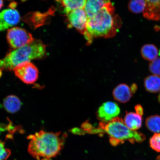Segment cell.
I'll return each instance as SVG.
<instances>
[{
    "instance_id": "obj_15",
    "label": "cell",
    "mask_w": 160,
    "mask_h": 160,
    "mask_svg": "<svg viewBox=\"0 0 160 160\" xmlns=\"http://www.w3.org/2000/svg\"><path fill=\"white\" fill-rule=\"evenodd\" d=\"M86 1L85 0H64L58 2L64 7L67 14L75 10L84 8Z\"/></svg>"
},
{
    "instance_id": "obj_16",
    "label": "cell",
    "mask_w": 160,
    "mask_h": 160,
    "mask_svg": "<svg viewBox=\"0 0 160 160\" xmlns=\"http://www.w3.org/2000/svg\"><path fill=\"white\" fill-rule=\"evenodd\" d=\"M146 89L151 93H157L160 91V77L152 75L146 78L144 81Z\"/></svg>"
},
{
    "instance_id": "obj_24",
    "label": "cell",
    "mask_w": 160,
    "mask_h": 160,
    "mask_svg": "<svg viewBox=\"0 0 160 160\" xmlns=\"http://www.w3.org/2000/svg\"><path fill=\"white\" fill-rule=\"evenodd\" d=\"M131 88L132 92L133 93H135L137 89V85H136L135 84H133L132 85Z\"/></svg>"
},
{
    "instance_id": "obj_12",
    "label": "cell",
    "mask_w": 160,
    "mask_h": 160,
    "mask_svg": "<svg viewBox=\"0 0 160 160\" xmlns=\"http://www.w3.org/2000/svg\"><path fill=\"white\" fill-rule=\"evenodd\" d=\"M108 1L88 0L87 1L84 9L89 19L95 17L109 2Z\"/></svg>"
},
{
    "instance_id": "obj_4",
    "label": "cell",
    "mask_w": 160,
    "mask_h": 160,
    "mask_svg": "<svg viewBox=\"0 0 160 160\" xmlns=\"http://www.w3.org/2000/svg\"><path fill=\"white\" fill-rule=\"evenodd\" d=\"M114 8L109 2L95 17L88 20L86 39L91 42L92 39L98 37H109L116 33Z\"/></svg>"
},
{
    "instance_id": "obj_26",
    "label": "cell",
    "mask_w": 160,
    "mask_h": 160,
    "mask_svg": "<svg viewBox=\"0 0 160 160\" xmlns=\"http://www.w3.org/2000/svg\"><path fill=\"white\" fill-rule=\"evenodd\" d=\"M156 160H160V155L158 156Z\"/></svg>"
},
{
    "instance_id": "obj_22",
    "label": "cell",
    "mask_w": 160,
    "mask_h": 160,
    "mask_svg": "<svg viewBox=\"0 0 160 160\" xmlns=\"http://www.w3.org/2000/svg\"><path fill=\"white\" fill-rule=\"evenodd\" d=\"M10 150L6 148L5 143L0 140V160H6L11 155Z\"/></svg>"
},
{
    "instance_id": "obj_27",
    "label": "cell",
    "mask_w": 160,
    "mask_h": 160,
    "mask_svg": "<svg viewBox=\"0 0 160 160\" xmlns=\"http://www.w3.org/2000/svg\"><path fill=\"white\" fill-rule=\"evenodd\" d=\"M158 101L160 103V94L158 98Z\"/></svg>"
},
{
    "instance_id": "obj_28",
    "label": "cell",
    "mask_w": 160,
    "mask_h": 160,
    "mask_svg": "<svg viewBox=\"0 0 160 160\" xmlns=\"http://www.w3.org/2000/svg\"><path fill=\"white\" fill-rule=\"evenodd\" d=\"M2 71L1 70H0V77H1V76L2 75Z\"/></svg>"
},
{
    "instance_id": "obj_13",
    "label": "cell",
    "mask_w": 160,
    "mask_h": 160,
    "mask_svg": "<svg viewBox=\"0 0 160 160\" xmlns=\"http://www.w3.org/2000/svg\"><path fill=\"white\" fill-rule=\"evenodd\" d=\"M3 107L9 113L17 112L21 109L22 103L17 96L10 95L5 98L3 102Z\"/></svg>"
},
{
    "instance_id": "obj_9",
    "label": "cell",
    "mask_w": 160,
    "mask_h": 160,
    "mask_svg": "<svg viewBox=\"0 0 160 160\" xmlns=\"http://www.w3.org/2000/svg\"><path fill=\"white\" fill-rule=\"evenodd\" d=\"M21 17L14 9H8L0 12V32L5 31L19 23Z\"/></svg>"
},
{
    "instance_id": "obj_5",
    "label": "cell",
    "mask_w": 160,
    "mask_h": 160,
    "mask_svg": "<svg viewBox=\"0 0 160 160\" xmlns=\"http://www.w3.org/2000/svg\"><path fill=\"white\" fill-rule=\"evenodd\" d=\"M7 39L10 47L14 50L25 47L35 40L31 33L19 27L11 28L8 30Z\"/></svg>"
},
{
    "instance_id": "obj_3",
    "label": "cell",
    "mask_w": 160,
    "mask_h": 160,
    "mask_svg": "<svg viewBox=\"0 0 160 160\" xmlns=\"http://www.w3.org/2000/svg\"><path fill=\"white\" fill-rule=\"evenodd\" d=\"M45 45L41 40H35L32 42L14 49L0 59V70L12 71L21 63L32 60L39 59L46 55Z\"/></svg>"
},
{
    "instance_id": "obj_11",
    "label": "cell",
    "mask_w": 160,
    "mask_h": 160,
    "mask_svg": "<svg viewBox=\"0 0 160 160\" xmlns=\"http://www.w3.org/2000/svg\"><path fill=\"white\" fill-rule=\"evenodd\" d=\"M131 88L125 84H120L116 87L113 91L114 98L122 103L128 102L132 95Z\"/></svg>"
},
{
    "instance_id": "obj_19",
    "label": "cell",
    "mask_w": 160,
    "mask_h": 160,
    "mask_svg": "<svg viewBox=\"0 0 160 160\" xmlns=\"http://www.w3.org/2000/svg\"><path fill=\"white\" fill-rule=\"evenodd\" d=\"M146 6V1L136 0L130 1L128 8L129 11L134 13H141L144 10Z\"/></svg>"
},
{
    "instance_id": "obj_1",
    "label": "cell",
    "mask_w": 160,
    "mask_h": 160,
    "mask_svg": "<svg viewBox=\"0 0 160 160\" xmlns=\"http://www.w3.org/2000/svg\"><path fill=\"white\" fill-rule=\"evenodd\" d=\"M67 133L51 132L41 130L28 137L30 140L28 151L38 160H49L59 155L63 148Z\"/></svg>"
},
{
    "instance_id": "obj_8",
    "label": "cell",
    "mask_w": 160,
    "mask_h": 160,
    "mask_svg": "<svg viewBox=\"0 0 160 160\" xmlns=\"http://www.w3.org/2000/svg\"><path fill=\"white\" fill-rule=\"evenodd\" d=\"M120 112V108L117 103L107 102L99 108L97 115L98 119L102 122L106 123L118 117Z\"/></svg>"
},
{
    "instance_id": "obj_14",
    "label": "cell",
    "mask_w": 160,
    "mask_h": 160,
    "mask_svg": "<svg viewBox=\"0 0 160 160\" xmlns=\"http://www.w3.org/2000/svg\"><path fill=\"white\" fill-rule=\"evenodd\" d=\"M124 122L130 130L136 131L141 127L142 118L137 113H127L125 116Z\"/></svg>"
},
{
    "instance_id": "obj_10",
    "label": "cell",
    "mask_w": 160,
    "mask_h": 160,
    "mask_svg": "<svg viewBox=\"0 0 160 160\" xmlns=\"http://www.w3.org/2000/svg\"><path fill=\"white\" fill-rule=\"evenodd\" d=\"M143 13L146 18L153 21H159L160 0L146 1V6Z\"/></svg>"
},
{
    "instance_id": "obj_25",
    "label": "cell",
    "mask_w": 160,
    "mask_h": 160,
    "mask_svg": "<svg viewBox=\"0 0 160 160\" xmlns=\"http://www.w3.org/2000/svg\"><path fill=\"white\" fill-rule=\"evenodd\" d=\"M3 6V2L1 0H0V10L2 9Z\"/></svg>"
},
{
    "instance_id": "obj_6",
    "label": "cell",
    "mask_w": 160,
    "mask_h": 160,
    "mask_svg": "<svg viewBox=\"0 0 160 160\" xmlns=\"http://www.w3.org/2000/svg\"><path fill=\"white\" fill-rule=\"evenodd\" d=\"M13 71L18 78L28 84L34 83L38 78V70L30 62L21 64L15 67Z\"/></svg>"
},
{
    "instance_id": "obj_7",
    "label": "cell",
    "mask_w": 160,
    "mask_h": 160,
    "mask_svg": "<svg viewBox=\"0 0 160 160\" xmlns=\"http://www.w3.org/2000/svg\"><path fill=\"white\" fill-rule=\"evenodd\" d=\"M67 15L71 27L75 28L85 37L87 35V26L88 19L84 9L76 10L70 12Z\"/></svg>"
},
{
    "instance_id": "obj_23",
    "label": "cell",
    "mask_w": 160,
    "mask_h": 160,
    "mask_svg": "<svg viewBox=\"0 0 160 160\" xmlns=\"http://www.w3.org/2000/svg\"><path fill=\"white\" fill-rule=\"evenodd\" d=\"M135 109L136 113L141 116L143 115V110L142 107L141 105H136L135 107Z\"/></svg>"
},
{
    "instance_id": "obj_20",
    "label": "cell",
    "mask_w": 160,
    "mask_h": 160,
    "mask_svg": "<svg viewBox=\"0 0 160 160\" xmlns=\"http://www.w3.org/2000/svg\"><path fill=\"white\" fill-rule=\"evenodd\" d=\"M150 147L154 151L160 152V133H155L150 140Z\"/></svg>"
},
{
    "instance_id": "obj_18",
    "label": "cell",
    "mask_w": 160,
    "mask_h": 160,
    "mask_svg": "<svg viewBox=\"0 0 160 160\" xmlns=\"http://www.w3.org/2000/svg\"><path fill=\"white\" fill-rule=\"evenodd\" d=\"M146 125L150 131L155 133H160V116L153 115L147 118Z\"/></svg>"
},
{
    "instance_id": "obj_2",
    "label": "cell",
    "mask_w": 160,
    "mask_h": 160,
    "mask_svg": "<svg viewBox=\"0 0 160 160\" xmlns=\"http://www.w3.org/2000/svg\"><path fill=\"white\" fill-rule=\"evenodd\" d=\"M103 133L109 135L110 143L113 146H117L125 141H128L132 144L141 143L146 139L145 136L142 133L128 128L123 120L119 117L107 122H100L97 128L93 127L90 124L83 134Z\"/></svg>"
},
{
    "instance_id": "obj_21",
    "label": "cell",
    "mask_w": 160,
    "mask_h": 160,
    "mask_svg": "<svg viewBox=\"0 0 160 160\" xmlns=\"http://www.w3.org/2000/svg\"><path fill=\"white\" fill-rule=\"evenodd\" d=\"M149 69L154 75L160 76V58H157L150 63Z\"/></svg>"
},
{
    "instance_id": "obj_17",
    "label": "cell",
    "mask_w": 160,
    "mask_h": 160,
    "mask_svg": "<svg viewBox=\"0 0 160 160\" xmlns=\"http://www.w3.org/2000/svg\"><path fill=\"white\" fill-rule=\"evenodd\" d=\"M141 53L144 59L152 62L157 58L158 51L155 45L147 44L142 48Z\"/></svg>"
}]
</instances>
